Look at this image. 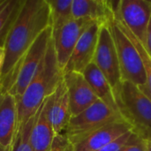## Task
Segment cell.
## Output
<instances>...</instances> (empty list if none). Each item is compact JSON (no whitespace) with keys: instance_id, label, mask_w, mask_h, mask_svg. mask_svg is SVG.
<instances>
[{"instance_id":"obj_23","label":"cell","mask_w":151,"mask_h":151,"mask_svg":"<svg viewBox=\"0 0 151 151\" xmlns=\"http://www.w3.org/2000/svg\"><path fill=\"white\" fill-rule=\"evenodd\" d=\"M50 151H74L73 145L65 134H57L53 140Z\"/></svg>"},{"instance_id":"obj_2","label":"cell","mask_w":151,"mask_h":151,"mask_svg":"<svg viewBox=\"0 0 151 151\" xmlns=\"http://www.w3.org/2000/svg\"><path fill=\"white\" fill-rule=\"evenodd\" d=\"M63 77L64 72L58 65L51 37L38 70L23 95L18 99L17 129L36 114L44 100L55 93Z\"/></svg>"},{"instance_id":"obj_16","label":"cell","mask_w":151,"mask_h":151,"mask_svg":"<svg viewBox=\"0 0 151 151\" xmlns=\"http://www.w3.org/2000/svg\"><path fill=\"white\" fill-rule=\"evenodd\" d=\"M50 117L55 134H65L72 118V113L68 91L64 81V77L55 93L52 95Z\"/></svg>"},{"instance_id":"obj_18","label":"cell","mask_w":151,"mask_h":151,"mask_svg":"<svg viewBox=\"0 0 151 151\" xmlns=\"http://www.w3.org/2000/svg\"><path fill=\"white\" fill-rule=\"evenodd\" d=\"M23 3L24 0H0V47H4Z\"/></svg>"},{"instance_id":"obj_17","label":"cell","mask_w":151,"mask_h":151,"mask_svg":"<svg viewBox=\"0 0 151 151\" xmlns=\"http://www.w3.org/2000/svg\"><path fill=\"white\" fill-rule=\"evenodd\" d=\"M82 74L89 83L97 98L114 111L120 113L112 88L97 66L92 62L86 67Z\"/></svg>"},{"instance_id":"obj_20","label":"cell","mask_w":151,"mask_h":151,"mask_svg":"<svg viewBox=\"0 0 151 151\" xmlns=\"http://www.w3.org/2000/svg\"><path fill=\"white\" fill-rule=\"evenodd\" d=\"M50 8L51 27L56 31L71 21L73 0H47Z\"/></svg>"},{"instance_id":"obj_6","label":"cell","mask_w":151,"mask_h":151,"mask_svg":"<svg viewBox=\"0 0 151 151\" xmlns=\"http://www.w3.org/2000/svg\"><path fill=\"white\" fill-rule=\"evenodd\" d=\"M93 63L108 81L117 101L123 81L116 47L108 24L103 25L100 28L98 44Z\"/></svg>"},{"instance_id":"obj_24","label":"cell","mask_w":151,"mask_h":151,"mask_svg":"<svg viewBox=\"0 0 151 151\" xmlns=\"http://www.w3.org/2000/svg\"><path fill=\"white\" fill-rule=\"evenodd\" d=\"M132 134H133V131H130V132L123 134L119 138L116 139L115 141L111 142L108 145L104 146V148H102V149H100V150L96 151H121L123 147L125 146V144L130 139Z\"/></svg>"},{"instance_id":"obj_26","label":"cell","mask_w":151,"mask_h":151,"mask_svg":"<svg viewBox=\"0 0 151 151\" xmlns=\"http://www.w3.org/2000/svg\"><path fill=\"white\" fill-rule=\"evenodd\" d=\"M4 47H0V77H1V73L3 70V66H4Z\"/></svg>"},{"instance_id":"obj_4","label":"cell","mask_w":151,"mask_h":151,"mask_svg":"<svg viewBox=\"0 0 151 151\" xmlns=\"http://www.w3.org/2000/svg\"><path fill=\"white\" fill-rule=\"evenodd\" d=\"M108 25L116 47L122 81H129L138 88L144 86L147 77L140 53L131 40L119 27L115 18Z\"/></svg>"},{"instance_id":"obj_15","label":"cell","mask_w":151,"mask_h":151,"mask_svg":"<svg viewBox=\"0 0 151 151\" xmlns=\"http://www.w3.org/2000/svg\"><path fill=\"white\" fill-rule=\"evenodd\" d=\"M51 99L52 96L46 98L37 111L31 132V144L34 151H50L56 136L50 117Z\"/></svg>"},{"instance_id":"obj_7","label":"cell","mask_w":151,"mask_h":151,"mask_svg":"<svg viewBox=\"0 0 151 151\" xmlns=\"http://www.w3.org/2000/svg\"><path fill=\"white\" fill-rule=\"evenodd\" d=\"M52 37V27H47L35 40L22 59L16 76L14 84L9 90L19 99L29 85L38 70Z\"/></svg>"},{"instance_id":"obj_13","label":"cell","mask_w":151,"mask_h":151,"mask_svg":"<svg viewBox=\"0 0 151 151\" xmlns=\"http://www.w3.org/2000/svg\"><path fill=\"white\" fill-rule=\"evenodd\" d=\"M18 126V99L0 87V144L12 151Z\"/></svg>"},{"instance_id":"obj_28","label":"cell","mask_w":151,"mask_h":151,"mask_svg":"<svg viewBox=\"0 0 151 151\" xmlns=\"http://www.w3.org/2000/svg\"><path fill=\"white\" fill-rule=\"evenodd\" d=\"M148 151H151V141L148 142Z\"/></svg>"},{"instance_id":"obj_14","label":"cell","mask_w":151,"mask_h":151,"mask_svg":"<svg viewBox=\"0 0 151 151\" xmlns=\"http://www.w3.org/2000/svg\"><path fill=\"white\" fill-rule=\"evenodd\" d=\"M72 16L73 19H89L101 25L109 24L115 18L112 1L73 0Z\"/></svg>"},{"instance_id":"obj_12","label":"cell","mask_w":151,"mask_h":151,"mask_svg":"<svg viewBox=\"0 0 151 151\" xmlns=\"http://www.w3.org/2000/svg\"><path fill=\"white\" fill-rule=\"evenodd\" d=\"M64 81L68 91L72 117L79 115L98 100L81 73H64Z\"/></svg>"},{"instance_id":"obj_11","label":"cell","mask_w":151,"mask_h":151,"mask_svg":"<svg viewBox=\"0 0 151 151\" xmlns=\"http://www.w3.org/2000/svg\"><path fill=\"white\" fill-rule=\"evenodd\" d=\"M130 131H132L131 125L121 119L70 142L73 145L74 151H96Z\"/></svg>"},{"instance_id":"obj_3","label":"cell","mask_w":151,"mask_h":151,"mask_svg":"<svg viewBox=\"0 0 151 151\" xmlns=\"http://www.w3.org/2000/svg\"><path fill=\"white\" fill-rule=\"evenodd\" d=\"M117 104L134 134L151 141V100L134 84L123 81Z\"/></svg>"},{"instance_id":"obj_8","label":"cell","mask_w":151,"mask_h":151,"mask_svg":"<svg viewBox=\"0 0 151 151\" xmlns=\"http://www.w3.org/2000/svg\"><path fill=\"white\" fill-rule=\"evenodd\" d=\"M116 14L145 45L146 33L151 17V0L112 1Z\"/></svg>"},{"instance_id":"obj_5","label":"cell","mask_w":151,"mask_h":151,"mask_svg":"<svg viewBox=\"0 0 151 151\" xmlns=\"http://www.w3.org/2000/svg\"><path fill=\"white\" fill-rule=\"evenodd\" d=\"M121 119H125L120 113L114 111L98 99L84 111L71 118L65 134L70 141H73Z\"/></svg>"},{"instance_id":"obj_9","label":"cell","mask_w":151,"mask_h":151,"mask_svg":"<svg viewBox=\"0 0 151 151\" xmlns=\"http://www.w3.org/2000/svg\"><path fill=\"white\" fill-rule=\"evenodd\" d=\"M94 22L89 19H72L60 29L52 31L58 63L63 72L81 35Z\"/></svg>"},{"instance_id":"obj_10","label":"cell","mask_w":151,"mask_h":151,"mask_svg":"<svg viewBox=\"0 0 151 151\" xmlns=\"http://www.w3.org/2000/svg\"><path fill=\"white\" fill-rule=\"evenodd\" d=\"M102 26L98 22H94L84 31L75 45L64 73L78 72L82 73L86 67L93 62Z\"/></svg>"},{"instance_id":"obj_19","label":"cell","mask_w":151,"mask_h":151,"mask_svg":"<svg viewBox=\"0 0 151 151\" xmlns=\"http://www.w3.org/2000/svg\"><path fill=\"white\" fill-rule=\"evenodd\" d=\"M115 19L118 23V25L119 26V27L122 29V31L127 35V37L131 40V42L134 43V45L135 46L136 50H138V52L141 55V58L142 59L143 62V65L145 68V72H146V77H147V81L146 84L141 88H139L151 100V57L149 55L148 51L146 50L144 45L136 38V36L130 31V29L125 25V23L122 21V19L116 14L115 12Z\"/></svg>"},{"instance_id":"obj_21","label":"cell","mask_w":151,"mask_h":151,"mask_svg":"<svg viewBox=\"0 0 151 151\" xmlns=\"http://www.w3.org/2000/svg\"><path fill=\"white\" fill-rule=\"evenodd\" d=\"M36 114L27 123L23 124L17 129L16 138L12 151H34L31 144V132L35 122Z\"/></svg>"},{"instance_id":"obj_1","label":"cell","mask_w":151,"mask_h":151,"mask_svg":"<svg viewBox=\"0 0 151 151\" xmlns=\"http://www.w3.org/2000/svg\"><path fill=\"white\" fill-rule=\"evenodd\" d=\"M49 27H51V18L47 0H24L4 45L5 55L0 77L1 88L11 89L25 55Z\"/></svg>"},{"instance_id":"obj_27","label":"cell","mask_w":151,"mask_h":151,"mask_svg":"<svg viewBox=\"0 0 151 151\" xmlns=\"http://www.w3.org/2000/svg\"><path fill=\"white\" fill-rule=\"evenodd\" d=\"M0 151H9L7 149H5L3 145H1L0 144Z\"/></svg>"},{"instance_id":"obj_22","label":"cell","mask_w":151,"mask_h":151,"mask_svg":"<svg viewBox=\"0 0 151 151\" xmlns=\"http://www.w3.org/2000/svg\"><path fill=\"white\" fill-rule=\"evenodd\" d=\"M121 151H148V142L133 133Z\"/></svg>"},{"instance_id":"obj_25","label":"cell","mask_w":151,"mask_h":151,"mask_svg":"<svg viewBox=\"0 0 151 151\" xmlns=\"http://www.w3.org/2000/svg\"><path fill=\"white\" fill-rule=\"evenodd\" d=\"M146 50L148 51L149 55L151 57V17L148 25V28H147V33H146V42L144 45Z\"/></svg>"}]
</instances>
